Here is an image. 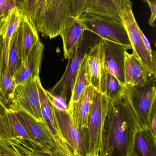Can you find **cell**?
I'll use <instances>...</instances> for the list:
<instances>
[{
	"label": "cell",
	"mask_w": 156,
	"mask_h": 156,
	"mask_svg": "<svg viewBox=\"0 0 156 156\" xmlns=\"http://www.w3.org/2000/svg\"><path fill=\"white\" fill-rule=\"evenodd\" d=\"M141 129L128 99L109 100L102 132L100 156H132L136 134Z\"/></svg>",
	"instance_id": "6da1fadb"
},
{
	"label": "cell",
	"mask_w": 156,
	"mask_h": 156,
	"mask_svg": "<svg viewBox=\"0 0 156 156\" xmlns=\"http://www.w3.org/2000/svg\"><path fill=\"white\" fill-rule=\"evenodd\" d=\"M101 39V38L94 33L85 30L68 59L67 65L63 76L49 91L52 96L62 99L67 108L76 77L83 59Z\"/></svg>",
	"instance_id": "7a4b0ae2"
},
{
	"label": "cell",
	"mask_w": 156,
	"mask_h": 156,
	"mask_svg": "<svg viewBox=\"0 0 156 156\" xmlns=\"http://www.w3.org/2000/svg\"><path fill=\"white\" fill-rule=\"evenodd\" d=\"M72 0H45L42 17L35 23L38 32L50 39L60 35L65 27L73 19Z\"/></svg>",
	"instance_id": "3957f363"
},
{
	"label": "cell",
	"mask_w": 156,
	"mask_h": 156,
	"mask_svg": "<svg viewBox=\"0 0 156 156\" xmlns=\"http://www.w3.org/2000/svg\"><path fill=\"white\" fill-rule=\"evenodd\" d=\"M87 30L101 39L119 44L132 49V45L122 22L104 16L83 12L78 17Z\"/></svg>",
	"instance_id": "277c9868"
},
{
	"label": "cell",
	"mask_w": 156,
	"mask_h": 156,
	"mask_svg": "<svg viewBox=\"0 0 156 156\" xmlns=\"http://www.w3.org/2000/svg\"><path fill=\"white\" fill-rule=\"evenodd\" d=\"M109 99L97 91L88 120V128L82 135L86 156L100 154L102 132Z\"/></svg>",
	"instance_id": "5b68a950"
},
{
	"label": "cell",
	"mask_w": 156,
	"mask_h": 156,
	"mask_svg": "<svg viewBox=\"0 0 156 156\" xmlns=\"http://www.w3.org/2000/svg\"><path fill=\"white\" fill-rule=\"evenodd\" d=\"M124 95L136 114L142 129L150 128V118L156 102V78L143 86L124 85Z\"/></svg>",
	"instance_id": "8992f818"
},
{
	"label": "cell",
	"mask_w": 156,
	"mask_h": 156,
	"mask_svg": "<svg viewBox=\"0 0 156 156\" xmlns=\"http://www.w3.org/2000/svg\"><path fill=\"white\" fill-rule=\"evenodd\" d=\"M39 79L37 77L16 85L8 108L15 112L25 113L44 125L38 88Z\"/></svg>",
	"instance_id": "52a82bcc"
},
{
	"label": "cell",
	"mask_w": 156,
	"mask_h": 156,
	"mask_svg": "<svg viewBox=\"0 0 156 156\" xmlns=\"http://www.w3.org/2000/svg\"><path fill=\"white\" fill-rule=\"evenodd\" d=\"M132 7L130 6L124 11L122 20L131 42L132 54L145 68L156 77V61L150 56L145 46L141 36V29L135 18Z\"/></svg>",
	"instance_id": "ba28073f"
},
{
	"label": "cell",
	"mask_w": 156,
	"mask_h": 156,
	"mask_svg": "<svg viewBox=\"0 0 156 156\" xmlns=\"http://www.w3.org/2000/svg\"><path fill=\"white\" fill-rule=\"evenodd\" d=\"M54 108L61 137L71 147L76 155L86 156L83 138L74 123L71 115L67 110H60L54 105Z\"/></svg>",
	"instance_id": "9c48e42d"
},
{
	"label": "cell",
	"mask_w": 156,
	"mask_h": 156,
	"mask_svg": "<svg viewBox=\"0 0 156 156\" xmlns=\"http://www.w3.org/2000/svg\"><path fill=\"white\" fill-rule=\"evenodd\" d=\"M101 44L103 65L108 71L125 85V52L129 50L119 44L101 39Z\"/></svg>",
	"instance_id": "30bf717a"
},
{
	"label": "cell",
	"mask_w": 156,
	"mask_h": 156,
	"mask_svg": "<svg viewBox=\"0 0 156 156\" xmlns=\"http://www.w3.org/2000/svg\"><path fill=\"white\" fill-rule=\"evenodd\" d=\"M15 112L28 135L34 140L38 147L48 150L55 147L56 140L43 124L37 122L25 113L22 112Z\"/></svg>",
	"instance_id": "8fae6325"
},
{
	"label": "cell",
	"mask_w": 156,
	"mask_h": 156,
	"mask_svg": "<svg viewBox=\"0 0 156 156\" xmlns=\"http://www.w3.org/2000/svg\"><path fill=\"white\" fill-rule=\"evenodd\" d=\"M44 45L39 40L32 48L27 58L21 64L15 75L13 80L16 85L24 83L39 76Z\"/></svg>",
	"instance_id": "7c38bea8"
},
{
	"label": "cell",
	"mask_w": 156,
	"mask_h": 156,
	"mask_svg": "<svg viewBox=\"0 0 156 156\" xmlns=\"http://www.w3.org/2000/svg\"><path fill=\"white\" fill-rule=\"evenodd\" d=\"M132 5L131 0H86L83 12L108 16L122 22L124 11Z\"/></svg>",
	"instance_id": "4fadbf2b"
},
{
	"label": "cell",
	"mask_w": 156,
	"mask_h": 156,
	"mask_svg": "<svg viewBox=\"0 0 156 156\" xmlns=\"http://www.w3.org/2000/svg\"><path fill=\"white\" fill-rule=\"evenodd\" d=\"M5 140L13 146L23 156H77L63 139L57 140L56 146L50 150L34 147L25 141L16 138Z\"/></svg>",
	"instance_id": "5bb4252c"
},
{
	"label": "cell",
	"mask_w": 156,
	"mask_h": 156,
	"mask_svg": "<svg viewBox=\"0 0 156 156\" xmlns=\"http://www.w3.org/2000/svg\"><path fill=\"white\" fill-rule=\"evenodd\" d=\"M97 91L92 85L88 86L73 108L68 112L82 136L88 128L89 115Z\"/></svg>",
	"instance_id": "9a60e30c"
},
{
	"label": "cell",
	"mask_w": 156,
	"mask_h": 156,
	"mask_svg": "<svg viewBox=\"0 0 156 156\" xmlns=\"http://www.w3.org/2000/svg\"><path fill=\"white\" fill-rule=\"evenodd\" d=\"M0 138L5 140L16 138L23 140L30 145L38 147L17 118L15 112L8 108L7 112L0 119Z\"/></svg>",
	"instance_id": "2e32d148"
},
{
	"label": "cell",
	"mask_w": 156,
	"mask_h": 156,
	"mask_svg": "<svg viewBox=\"0 0 156 156\" xmlns=\"http://www.w3.org/2000/svg\"><path fill=\"white\" fill-rule=\"evenodd\" d=\"M23 17L24 15L21 8L16 6L0 19V35L3 38L2 58L6 62L8 61L12 37L19 27Z\"/></svg>",
	"instance_id": "e0dca14e"
},
{
	"label": "cell",
	"mask_w": 156,
	"mask_h": 156,
	"mask_svg": "<svg viewBox=\"0 0 156 156\" xmlns=\"http://www.w3.org/2000/svg\"><path fill=\"white\" fill-rule=\"evenodd\" d=\"M38 88L44 125L56 141L59 140L62 138L59 132L54 105L49 97L46 90L42 86L40 78L38 81Z\"/></svg>",
	"instance_id": "ac0fdd59"
},
{
	"label": "cell",
	"mask_w": 156,
	"mask_h": 156,
	"mask_svg": "<svg viewBox=\"0 0 156 156\" xmlns=\"http://www.w3.org/2000/svg\"><path fill=\"white\" fill-rule=\"evenodd\" d=\"M86 30L85 26L78 17L73 18L65 27L60 34L65 59L69 58L72 50Z\"/></svg>",
	"instance_id": "d6986e66"
},
{
	"label": "cell",
	"mask_w": 156,
	"mask_h": 156,
	"mask_svg": "<svg viewBox=\"0 0 156 156\" xmlns=\"http://www.w3.org/2000/svg\"><path fill=\"white\" fill-rule=\"evenodd\" d=\"M124 85L107 70L103 65L102 58L100 79V92L106 95L109 100L114 101L124 95Z\"/></svg>",
	"instance_id": "ffe728a7"
},
{
	"label": "cell",
	"mask_w": 156,
	"mask_h": 156,
	"mask_svg": "<svg viewBox=\"0 0 156 156\" xmlns=\"http://www.w3.org/2000/svg\"><path fill=\"white\" fill-rule=\"evenodd\" d=\"M132 156H156V136L150 129H140L135 138Z\"/></svg>",
	"instance_id": "44dd1931"
},
{
	"label": "cell",
	"mask_w": 156,
	"mask_h": 156,
	"mask_svg": "<svg viewBox=\"0 0 156 156\" xmlns=\"http://www.w3.org/2000/svg\"><path fill=\"white\" fill-rule=\"evenodd\" d=\"M89 55H87L84 57L76 77L72 89L71 98L67 108V111L68 112L71 110L83 94L86 88L91 85L88 69V57Z\"/></svg>",
	"instance_id": "7402d4cb"
},
{
	"label": "cell",
	"mask_w": 156,
	"mask_h": 156,
	"mask_svg": "<svg viewBox=\"0 0 156 156\" xmlns=\"http://www.w3.org/2000/svg\"><path fill=\"white\" fill-rule=\"evenodd\" d=\"M88 64L91 85L100 92V79L102 65L101 41L92 48L90 52L88 55Z\"/></svg>",
	"instance_id": "603a6c76"
},
{
	"label": "cell",
	"mask_w": 156,
	"mask_h": 156,
	"mask_svg": "<svg viewBox=\"0 0 156 156\" xmlns=\"http://www.w3.org/2000/svg\"><path fill=\"white\" fill-rule=\"evenodd\" d=\"M23 61L21 31L19 26L12 37L8 53L7 66L9 74L13 80Z\"/></svg>",
	"instance_id": "cb8c5ba5"
},
{
	"label": "cell",
	"mask_w": 156,
	"mask_h": 156,
	"mask_svg": "<svg viewBox=\"0 0 156 156\" xmlns=\"http://www.w3.org/2000/svg\"><path fill=\"white\" fill-rule=\"evenodd\" d=\"M19 27L21 31V44L24 61L32 48L40 39L35 27L33 26L24 16Z\"/></svg>",
	"instance_id": "d4e9b609"
},
{
	"label": "cell",
	"mask_w": 156,
	"mask_h": 156,
	"mask_svg": "<svg viewBox=\"0 0 156 156\" xmlns=\"http://www.w3.org/2000/svg\"><path fill=\"white\" fill-rule=\"evenodd\" d=\"M131 63V82L132 86H143L155 79L156 76L142 65L137 58L132 53L129 54Z\"/></svg>",
	"instance_id": "484cf974"
},
{
	"label": "cell",
	"mask_w": 156,
	"mask_h": 156,
	"mask_svg": "<svg viewBox=\"0 0 156 156\" xmlns=\"http://www.w3.org/2000/svg\"><path fill=\"white\" fill-rule=\"evenodd\" d=\"M16 86L13 80L9 74L7 63L2 60L0 78V100L7 108L13 98Z\"/></svg>",
	"instance_id": "4316f807"
},
{
	"label": "cell",
	"mask_w": 156,
	"mask_h": 156,
	"mask_svg": "<svg viewBox=\"0 0 156 156\" xmlns=\"http://www.w3.org/2000/svg\"><path fill=\"white\" fill-rule=\"evenodd\" d=\"M37 2L38 0H23L19 6L24 16L35 27Z\"/></svg>",
	"instance_id": "83f0119b"
},
{
	"label": "cell",
	"mask_w": 156,
	"mask_h": 156,
	"mask_svg": "<svg viewBox=\"0 0 156 156\" xmlns=\"http://www.w3.org/2000/svg\"><path fill=\"white\" fill-rule=\"evenodd\" d=\"M0 156H17L16 151L6 140L0 138Z\"/></svg>",
	"instance_id": "f1b7e54d"
},
{
	"label": "cell",
	"mask_w": 156,
	"mask_h": 156,
	"mask_svg": "<svg viewBox=\"0 0 156 156\" xmlns=\"http://www.w3.org/2000/svg\"><path fill=\"white\" fill-rule=\"evenodd\" d=\"M86 0H72L71 2V16L73 18H77L83 12Z\"/></svg>",
	"instance_id": "f546056e"
},
{
	"label": "cell",
	"mask_w": 156,
	"mask_h": 156,
	"mask_svg": "<svg viewBox=\"0 0 156 156\" xmlns=\"http://www.w3.org/2000/svg\"><path fill=\"white\" fill-rule=\"evenodd\" d=\"M17 0H0V19L16 5Z\"/></svg>",
	"instance_id": "4dcf8cb0"
},
{
	"label": "cell",
	"mask_w": 156,
	"mask_h": 156,
	"mask_svg": "<svg viewBox=\"0 0 156 156\" xmlns=\"http://www.w3.org/2000/svg\"><path fill=\"white\" fill-rule=\"evenodd\" d=\"M147 2L149 5L151 10V16L148 20V23L150 26L154 27H155L156 16V0H143Z\"/></svg>",
	"instance_id": "1f68e13d"
},
{
	"label": "cell",
	"mask_w": 156,
	"mask_h": 156,
	"mask_svg": "<svg viewBox=\"0 0 156 156\" xmlns=\"http://www.w3.org/2000/svg\"><path fill=\"white\" fill-rule=\"evenodd\" d=\"M149 129L153 135L156 136V102L154 105L151 112Z\"/></svg>",
	"instance_id": "d6a6232c"
},
{
	"label": "cell",
	"mask_w": 156,
	"mask_h": 156,
	"mask_svg": "<svg viewBox=\"0 0 156 156\" xmlns=\"http://www.w3.org/2000/svg\"><path fill=\"white\" fill-rule=\"evenodd\" d=\"M8 111V108L0 100V119Z\"/></svg>",
	"instance_id": "836d02e7"
},
{
	"label": "cell",
	"mask_w": 156,
	"mask_h": 156,
	"mask_svg": "<svg viewBox=\"0 0 156 156\" xmlns=\"http://www.w3.org/2000/svg\"><path fill=\"white\" fill-rule=\"evenodd\" d=\"M2 46L3 38L2 36L0 35V78H1V71H2Z\"/></svg>",
	"instance_id": "e575fe53"
},
{
	"label": "cell",
	"mask_w": 156,
	"mask_h": 156,
	"mask_svg": "<svg viewBox=\"0 0 156 156\" xmlns=\"http://www.w3.org/2000/svg\"><path fill=\"white\" fill-rule=\"evenodd\" d=\"M8 143H9V142H8ZM9 144H10V143H9ZM10 144L13 147V148H14L15 150L16 151V154H17V156H23V155H22V154H20V153H19V152H18V150H17V149H16V148L15 147H14L11 144Z\"/></svg>",
	"instance_id": "d590c367"
},
{
	"label": "cell",
	"mask_w": 156,
	"mask_h": 156,
	"mask_svg": "<svg viewBox=\"0 0 156 156\" xmlns=\"http://www.w3.org/2000/svg\"><path fill=\"white\" fill-rule=\"evenodd\" d=\"M100 156V155H98V156Z\"/></svg>",
	"instance_id": "8d00e7d4"
}]
</instances>
